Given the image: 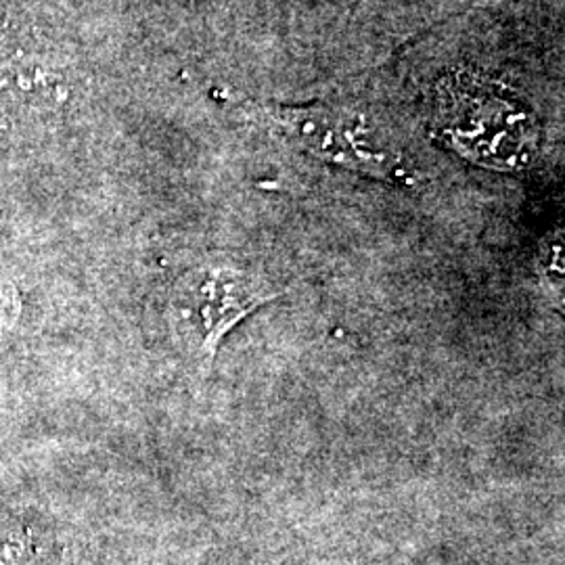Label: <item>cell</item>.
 I'll return each mask as SVG.
<instances>
[{"mask_svg":"<svg viewBox=\"0 0 565 565\" xmlns=\"http://www.w3.org/2000/svg\"><path fill=\"white\" fill-rule=\"evenodd\" d=\"M275 298L263 281L237 268H198L177 282L170 296V323L182 348L207 366L224 335Z\"/></svg>","mask_w":565,"mask_h":565,"instance_id":"cell-2","label":"cell"},{"mask_svg":"<svg viewBox=\"0 0 565 565\" xmlns=\"http://www.w3.org/2000/svg\"><path fill=\"white\" fill-rule=\"evenodd\" d=\"M291 120L294 135L306 149L329 162L364 170L375 177H390L398 160L382 145L373 126L361 116L333 111H303Z\"/></svg>","mask_w":565,"mask_h":565,"instance_id":"cell-4","label":"cell"},{"mask_svg":"<svg viewBox=\"0 0 565 565\" xmlns=\"http://www.w3.org/2000/svg\"><path fill=\"white\" fill-rule=\"evenodd\" d=\"M436 124L457 151L490 168H522L539 141L524 103L478 74H457L438 88Z\"/></svg>","mask_w":565,"mask_h":565,"instance_id":"cell-1","label":"cell"},{"mask_svg":"<svg viewBox=\"0 0 565 565\" xmlns=\"http://www.w3.org/2000/svg\"><path fill=\"white\" fill-rule=\"evenodd\" d=\"M67 97L70 86L51 55L0 28V107L15 114H51Z\"/></svg>","mask_w":565,"mask_h":565,"instance_id":"cell-3","label":"cell"}]
</instances>
